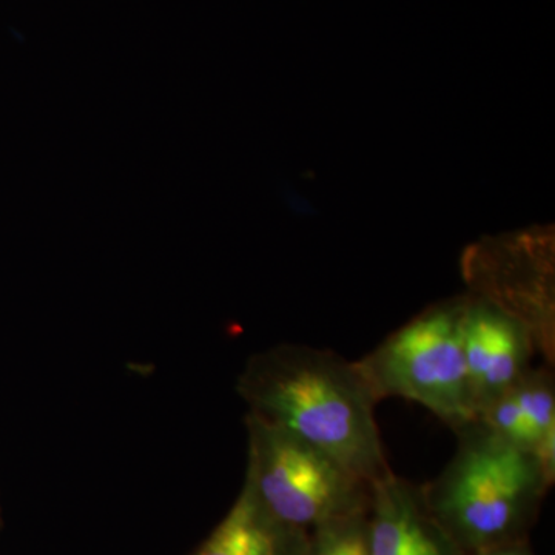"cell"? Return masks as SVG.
<instances>
[{
  "instance_id": "cell-1",
  "label": "cell",
  "mask_w": 555,
  "mask_h": 555,
  "mask_svg": "<svg viewBox=\"0 0 555 555\" xmlns=\"http://www.w3.org/2000/svg\"><path fill=\"white\" fill-rule=\"evenodd\" d=\"M247 414L334 456L374 483L389 473L372 392L356 361L305 345L248 358L238 377Z\"/></svg>"
},
{
  "instance_id": "cell-2",
  "label": "cell",
  "mask_w": 555,
  "mask_h": 555,
  "mask_svg": "<svg viewBox=\"0 0 555 555\" xmlns=\"http://www.w3.org/2000/svg\"><path fill=\"white\" fill-rule=\"evenodd\" d=\"M456 437L451 462L433 483L423 486L434 516L469 555L525 542L553 486L535 455L478 422Z\"/></svg>"
},
{
  "instance_id": "cell-3",
  "label": "cell",
  "mask_w": 555,
  "mask_h": 555,
  "mask_svg": "<svg viewBox=\"0 0 555 555\" xmlns=\"http://www.w3.org/2000/svg\"><path fill=\"white\" fill-rule=\"evenodd\" d=\"M463 308L465 297L426 309L356 361L378 401H412L455 434L478 422L463 356Z\"/></svg>"
},
{
  "instance_id": "cell-4",
  "label": "cell",
  "mask_w": 555,
  "mask_h": 555,
  "mask_svg": "<svg viewBox=\"0 0 555 555\" xmlns=\"http://www.w3.org/2000/svg\"><path fill=\"white\" fill-rule=\"evenodd\" d=\"M246 430L244 488L278 520L310 531L369 509L371 483L334 456L250 414Z\"/></svg>"
},
{
  "instance_id": "cell-5",
  "label": "cell",
  "mask_w": 555,
  "mask_h": 555,
  "mask_svg": "<svg viewBox=\"0 0 555 555\" xmlns=\"http://www.w3.org/2000/svg\"><path fill=\"white\" fill-rule=\"evenodd\" d=\"M466 275L477 297L494 302L531 332L537 356L555 363L553 258L534 241L477 247L466 259Z\"/></svg>"
},
{
  "instance_id": "cell-6",
  "label": "cell",
  "mask_w": 555,
  "mask_h": 555,
  "mask_svg": "<svg viewBox=\"0 0 555 555\" xmlns=\"http://www.w3.org/2000/svg\"><path fill=\"white\" fill-rule=\"evenodd\" d=\"M463 356L477 416L516 385L537 356L528 327L488 299L465 297Z\"/></svg>"
},
{
  "instance_id": "cell-7",
  "label": "cell",
  "mask_w": 555,
  "mask_h": 555,
  "mask_svg": "<svg viewBox=\"0 0 555 555\" xmlns=\"http://www.w3.org/2000/svg\"><path fill=\"white\" fill-rule=\"evenodd\" d=\"M372 555H469L427 505L423 486L392 470L371 485Z\"/></svg>"
},
{
  "instance_id": "cell-8",
  "label": "cell",
  "mask_w": 555,
  "mask_h": 555,
  "mask_svg": "<svg viewBox=\"0 0 555 555\" xmlns=\"http://www.w3.org/2000/svg\"><path fill=\"white\" fill-rule=\"evenodd\" d=\"M309 531L278 520L246 488L192 555H308Z\"/></svg>"
},
{
  "instance_id": "cell-9",
  "label": "cell",
  "mask_w": 555,
  "mask_h": 555,
  "mask_svg": "<svg viewBox=\"0 0 555 555\" xmlns=\"http://www.w3.org/2000/svg\"><path fill=\"white\" fill-rule=\"evenodd\" d=\"M308 555H372L369 509L331 518L310 529Z\"/></svg>"
},
{
  "instance_id": "cell-10",
  "label": "cell",
  "mask_w": 555,
  "mask_h": 555,
  "mask_svg": "<svg viewBox=\"0 0 555 555\" xmlns=\"http://www.w3.org/2000/svg\"><path fill=\"white\" fill-rule=\"evenodd\" d=\"M509 393L542 436L555 430V385L550 366L529 367Z\"/></svg>"
},
{
  "instance_id": "cell-11",
  "label": "cell",
  "mask_w": 555,
  "mask_h": 555,
  "mask_svg": "<svg viewBox=\"0 0 555 555\" xmlns=\"http://www.w3.org/2000/svg\"><path fill=\"white\" fill-rule=\"evenodd\" d=\"M478 423L506 443L525 451L534 452L537 443L545 437L540 434L509 392L496 398L491 406L486 408L478 416Z\"/></svg>"
},
{
  "instance_id": "cell-12",
  "label": "cell",
  "mask_w": 555,
  "mask_h": 555,
  "mask_svg": "<svg viewBox=\"0 0 555 555\" xmlns=\"http://www.w3.org/2000/svg\"><path fill=\"white\" fill-rule=\"evenodd\" d=\"M470 555H534L526 546L525 542L506 543V545H499L486 547V550L477 551Z\"/></svg>"
}]
</instances>
